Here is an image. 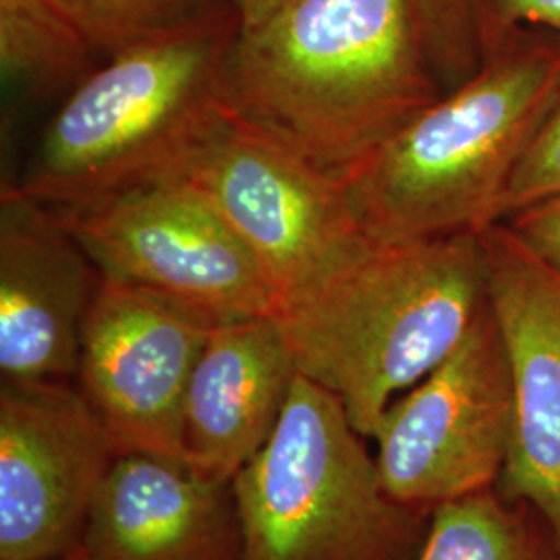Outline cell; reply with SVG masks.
<instances>
[{"instance_id":"1","label":"cell","mask_w":560,"mask_h":560,"mask_svg":"<svg viewBox=\"0 0 560 560\" xmlns=\"http://www.w3.org/2000/svg\"><path fill=\"white\" fill-rule=\"evenodd\" d=\"M442 94L413 0H293L221 73L231 119L342 180Z\"/></svg>"},{"instance_id":"2","label":"cell","mask_w":560,"mask_h":560,"mask_svg":"<svg viewBox=\"0 0 560 560\" xmlns=\"http://www.w3.org/2000/svg\"><path fill=\"white\" fill-rule=\"evenodd\" d=\"M486 301L480 235L374 243L277 312L301 376L372 439L382 416L459 345Z\"/></svg>"},{"instance_id":"3","label":"cell","mask_w":560,"mask_h":560,"mask_svg":"<svg viewBox=\"0 0 560 560\" xmlns=\"http://www.w3.org/2000/svg\"><path fill=\"white\" fill-rule=\"evenodd\" d=\"M560 85V38L513 32L480 69L345 179L376 243H409L501 222L506 187Z\"/></svg>"},{"instance_id":"4","label":"cell","mask_w":560,"mask_h":560,"mask_svg":"<svg viewBox=\"0 0 560 560\" xmlns=\"http://www.w3.org/2000/svg\"><path fill=\"white\" fill-rule=\"evenodd\" d=\"M237 13L110 57L60 102L15 183L59 212L177 177L222 122Z\"/></svg>"},{"instance_id":"5","label":"cell","mask_w":560,"mask_h":560,"mask_svg":"<svg viewBox=\"0 0 560 560\" xmlns=\"http://www.w3.org/2000/svg\"><path fill=\"white\" fill-rule=\"evenodd\" d=\"M231 486L241 560H402L421 515L386 494L342 402L301 374Z\"/></svg>"},{"instance_id":"6","label":"cell","mask_w":560,"mask_h":560,"mask_svg":"<svg viewBox=\"0 0 560 560\" xmlns=\"http://www.w3.org/2000/svg\"><path fill=\"white\" fill-rule=\"evenodd\" d=\"M177 177L189 180L240 237L275 298V316L376 243L347 183L226 115Z\"/></svg>"},{"instance_id":"7","label":"cell","mask_w":560,"mask_h":560,"mask_svg":"<svg viewBox=\"0 0 560 560\" xmlns=\"http://www.w3.org/2000/svg\"><path fill=\"white\" fill-rule=\"evenodd\" d=\"M515 423L513 372L486 298L453 353L382 416L372 441L386 494L421 513L490 490Z\"/></svg>"},{"instance_id":"8","label":"cell","mask_w":560,"mask_h":560,"mask_svg":"<svg viewBox=\"0 0 560 560\" xmlns=\"http://www.w3.org/2000/svg\"><path fill=\"white\" fill-rule=\"evenodd\" d=\"M59 214L104 277L177 301L214 324L275 316L260 268L183 177Z\"/></svg>"},{"instance_id":"9","label":"cell","mask_w":560,"mask_h":560,"mask_svg":"<svg viewBox=\"0 0 560 560\" xmlns=\"http://www.w3.org/2000/svg\"><path fill=\"white\" fill-rule=\"evenodd\" d=\"M217 324L136 284L102 275L81 337L78 388L117 455L185 460V397Z\"/></svg>"},{"instance_id":"10","label":"cell","mask_w":560,"mask_h":560,"mask_svg":"<svg viewBox=\"0 0 560 560\" xmlns=\"http://www.w3.org/2000/svg\"><path fill=\"white\" fill-rule=\"evenodd\" d=\"M115 444L67 381L0 386V560H50L80 548Z\"/></svg>"},{"instance_id":"11","label":"cell","mask_w":560,"mask_h":560,"mask_svg":"<svg viewBox=\"0 0 560 560\" xmlns=\"http://www.w3.org/2000/svg\"><path fill=\"white\" fill-rule=\"evenodd\" d=\"M486 298L509 355L517 423L501 494L536 511L560 544V272L497 222L480 233Z\"/></svg>"},{"instance_id":"12","label":"cell","mask_w":560,"mask_h":560,"mask_svg":"<svg viewBox=\"0 0 560 560\" xmlns=\"http://www.w3.org/2000/svg\"><path fill=\"white\" fill-rule=\"evenodd\" d=\"M102 272L59 212L15 183L0 200L2 381H75Z\"/></svg>"},{"instance_id":"13","label":"cell","mask_w":560,"mask_h":560,"mask_svg":"<svg viewBox=\"0 0 560 560\" xmlns=\"http://www.w3.org/2000/svg\"><path fill=\"white\" fill-rule=\"evenodd\" d=\"M81 548L90 560H241L233 486L185 460L119 455Z\"/></svg>"},{"instance_id":"14","label":"cell","mask_w":560,"mask_h":560,"mask_svg":"<svg viewBox=\"0 0 560 560\" xmlns=\"http://www.w3.org/2000/svg\"><path fill=\"white\" fill-rule=\"evenodd\" d=\"M298 374L277 316L217 324L185 397L187 463L233 481L275 434Z\"/></svg>"},{"instance_id":"15","label":"cell","mask_w":560,"mask_h":560,"mask_svg":"<svg viewBox=\"0 0 560 560\" xmlns=\"http://www.w3.org/2000/svg\"><path fill=\"white\" fill-rule=\"evenodd\" d=\"M96 48L52 0H0L4 90L30 101L67 98L101 65Z\"/></svg>"},{"instance_id":"16","label":"cell","mask_w":560,"mask_h":560,"mask_svg":"<svg viewBox=\"0 0 560 560\" xmlns=\"http://www.w3.org/2000/svg\"><path fill=\"white\" fill-rule=\"evenodd\" d=\"M416 560H560L548 525L494 488L432 511Z\"/></svg>"},{"instance_id":"17","label":"cell","mask_w":560,"mask_h":560,"mask_svg":"<svg viewBox=\"0 0 560 560\" xmlns=\"http://www.w3.org/2000/svg\"><path fill=\"white\" fill-rule=\"evenodd\" d=\"M106 59L196 30L235 11L233 0H52Z\"/></svg>"},{"instance_id":"18","label":"cell","mask_w":560,"mask_h":560,"mask_svg":"<svg viewBox=\"0 0 560 560\" xmlns=\"http://www.w3.org/2000/svg\"><path fill=\"white\" fill-rule=\"evenodd\" d=\"M428 62L451 92L483 62V30L478 0H413Z\"/></svg>"},{"instance_id":"19","label":"cell","mask_w":560,"mask_h":560,"mask_svg":"<svg viewBox=\"0 0 560 560\" xmlns=\"http://www.w3.org/2000/svg\"><path fill=\"white\" fill-rule=\"evenodd\" d=\"M557 196H560V85L506 187L501 206V222L527 206Z\"/></svg>"},{"instance_id":"20","label":"cell","mask_w":560,"mask_h":560,"mask_svg":"<svg viewBox=\"0 0 560 560\" xmlns=\"http://www.w3.org/2000/svg\"><path fill=\"white\" fill-rule=\"evenodd\" d=\"M481 30H483V57L517 32L521 23L538 25L560 38V0H478Z\"/></svg>"},{"instance_id":"21","label":"cell","mask_w":560,"mask_h":560,"mask_svg":"<svg viewBox=\"0 0 560 560\" xmlns=\"http://www.w3.org/2000/svg\"><path fill=\"white\" fill-rule=\"evenodd\" d=\"M504 222L541 261L560 272V196L527 206Z\"/></svg>"},{"instance_id":"22","label":"cell","mask_w":560,"mask_h":560,"mask_svg":"<svg viewBox=\"0 0 560 560\" xmlns=\"http://www.w3.org/2000/svg\"><path fill=\"white\" fill-rule=\"evenodd\" d=\"M293 0H233L235 11L240 15L241 30L258 27L260 23L277 15L280 9L291 4Z\"/></svg>"},{"instance_id":"23","label":"cell","mask_w":560,"mask_h":560,"mask_svg":"<svg viewBox=\"0 0 560 560\" xmlns=\"http://www.w3.org/2000/svg\"><path fill=\"white\" fill-rule=\"evenodd\" d=\"M50 560H90L88 559V555L83 552V548H75L73 552H67V555H62V557H57V559Z\"/></svg>"}]
</instances>
